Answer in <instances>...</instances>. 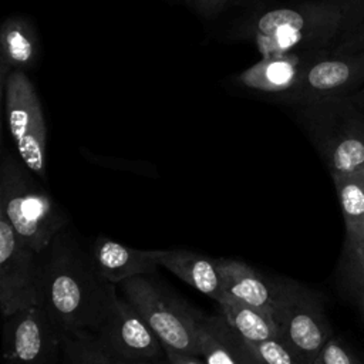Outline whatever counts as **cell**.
<instances>
[{
  "mask_svg": "<svg viewBox=\"0 0 364 364\" xmlns=\"http://www.w3.org/2000/svg\"><path fill=\"white\" fill-rule=\"evenodd\" d=\"M316 364H318V363H316Z\"/></svg>",
  "mask_w": 364,
  "mask_h": 364,
  "instance_id": "4dcf8cb0",
  "label": "cell"
},
{
  "mask_svg": "<svg viewBox=\"0 0 364 364\" xmlns=\"http://www.w3.org/2000/svg\"><path fill=\"white\" fill-rule=\"evenodd\" d=\"M218 304L219 313L246 341L262 343L272 338H280V330L272 311L237 301L230 297H225Z\"/></svg>",
  "mask_w": 364,
  "mask_h": 364,
  "instance_id": "ac0fdd59",
  "label": "cell"
},
{
  "mask_svg": "<svg viewBox=\"0 0 364 364\" xmlns=\"http://www.w3.org/2000/svg\"><path fill=\"white\" fill-rule=\"evenodd\" d=\"M115 286L67 228L41 253L40 307L64 334L94 333L118 294Z\"/></svg>",
  "mask_w": 364,
  "mask_h": 364,
  "instance_id": "6da1fadb",
  "label": "cell"
},
{
  "mask_svg": "<svg viewBox=\"0 0 364 364\" xmlns=\"http://www.w3.org/2000/svg\"><path fill=\"white\" fill-rule=\"evenodd\" d=\"M334 6L343 17V31L364 21V0H321Z\"/></svg>",
  "mask_w": 364,
  "mask_h": 364,
  "instance_id": "603a6c76",
  "label": "cell"
},
{
  "mask_svg": "<svg viewBox=\"0 0 364 364\" xmlns=\"http://www.w3.org/2000/svg\"><path fill=\"white\" fill-rule=\"evenodd\" d=\"M364 85V51L334 54L331 47L320 51L304 67L297 84L280 95L296 107L321 100L353 95Z\"/></svg>",
  "mask_w": 364,
  "mask_h": 364,
  "instance_id": "9c48e42d",
  "label": "cell"
},
{
  "mask_svg": "<svg viewBox=\"0 0 364 364\" xmlns=\"http://www.w3.org/2000/svg\"><path fill=\"white\" fill-rule=\"evenodd\" d=\"M273 314L280 338L304 364H316L321 350L333 337L320 296L291 279H279Z\"/></svg>",
  "mask_w": 364,
  "mask_h": 364,
  "instance_id": "8992f818",
  "label": "cell"
},
{
  "mask_svg": "<svg viewBox=\"0 0 364 364\" xmlns=\"http://www.w3.org/2000/svg\"><path fill=\"white\" fill-rule=\"evenodd\" d=\"M165 357L168 364H206L200 355L182 353L169 347H165Z\"/></svg>",
  "mask_w": 364,
  "mask_h": 364,
  "instance_id": "d4e9b609",
  "label": "cell"
},
{
  "mask_svg": "<svg viewBox=\"0 0 364 364\" xmlns=\"http://www.w3.org/2000/svg\"><path fill=\"white\" fill-rule=\"evenodd\" d=\"M341 30V13L326 1L311 0L266 10L246 23L242 36L264 57L330 48Z\"/></svg>",
  "mask_w": 364,
  "mask_h": 364,
  "instance_id": "3957f363",
  "label": "cell"
},
{
  "mask_svg": "<svg viewBox=\"0 0 364 364\" xmlns=\"http://www.w3.org/2000/svg\"><path fill=\"white\" fill-rule=\"evenodd\" d=\"M200 13L213 14L222 10L232 0H189Z\"/></svg>",
  "mask_w": 364,
  "mask_h": 364,
  "instance_id": "484cf974",
  "label": "cell"
},
{
  "mask_svg": "<svg viewBox=\"0 0 364 364\" xmlns=\"http://www.w3.org/2000/svg\"><path fill=\"white\" fill-rule=\"evenodd\" d=\"M158 264L215 301L225 299L218 259L189 250H156Z\"/></svg>",
  "mask_w": 364,
  "mask_h": 364,
  "instance_id": "2e32d148",
  "label": "cell"
},
{
  "mask_svg": "<svg viewBox=\"0 0 364 364\" xmlns=\"http://www.w3.org/2000/svg\"><path fill=\"white\" fill-rule=\"evenodd\" d=\"M6 121L17 155L38 179L47 172V127L33 82L24 71H11L3 85Z\"/></svg>",
  "mask_w": 364,
  "mask_h": 364,
  "instance_id": "52a82bcc",
  "label": "cell"
},
{
  "mask_svg": "<svg viewBox=\"0 0 364 364\" xmlns=\"http://www.w3.org/2000/svg\"><path fill=\"white\" fill-rule=\"evenodd\" d=\"M218 263L225 297H230L272 313L274 311L279 293V279H267L240 260L218 257Z\"/></svg>",
  "mask_w": 364,
  "mask_h": 364,
  "instance_id": "5bb4252c",
  "label": "cell"
},
{
  "mask_svg": "<svg viewBox=\"0 0 364 364\" xmlns=\"http://www.w3.org/2000/svg\"><path fill=\"white\" fill-rule=\"evenodd\" d=\"M200 357L206 364H260L252 344L240 337L220 313L203 318Z\"/></svg>",
  "mask_w": 364,
  "mask_h": 364,
  "instance_id": "9a60e30c",
  "label": "cell"
},
{
  "mask_svg": "<svg viewBox=\"0 0 364 364\" xmlns=\"http://www.w3.org/2000/svg\"><path fill=\"white\" fill-rule=\"evenodd\" d=\"M361 51H364V21L343 31L331 47V53L334 54H353Z\"/></svg>",
  "mask_w": 364,
  "mask_h": 364,
  "instance_id": "cb8c5ba5",
  "label": "cell"
},
{
  "mask_svg": "<svg viewBox=\"0 0 364 364\" xmlns=\"http://www.w3.org/2000/svg\"><path fill=\"white\" fill-rule=\"evenodd\" d=\"M333 182L346 225V239H354L364 228V168L336 176Z\"/></svg>",
  "mask_w": 364,
  "mask_h": 364,
  "instance_id": "d6986e66",
  "label": "cell"
},
{
  "mask_svg": "<svg viewBox=\"0 0 364 364\" xmlns=\"http://www.w3.org/2000/svg\"><path fill=\"white\" fill-rule=\"evenodd\" d=\"M37 178L17 154L3 151L0 216L10 223L26 245L41 255L68 222L65 213Z\"/></svg>",
  "mask_w": 364,
  "mask_h": 364,
  "instance_id": "7a4b0ae2",
  "label": "cell"
},
{
  "mask_svg": "<svg viewBox=\"0 0 364 364\" xmlns=\"http://www.w3.org/2000/svg\"><path fill=\"white\" fill-rule=\"evenodd\" d=\"M363 235H364V228H363V232H361V235H360V236H363ZM360 236H357V237H360ZM354 239H355V237H354Z\"/></svg>",
  "mask_w": 364,
  "mask_h": 364,
  "instance_id": "f546056e",
  "label": "cell"
},
{
  "mask_svg": "<svg viewBox=\"0 0 364 364\" xmlns=\"http://www.w3.org/2000/svg\"><path fill=\"white\" fill-rule=\"evenodd\" d=\"M63 344V330L40 306L4 317L3 364H60Z\"/></svg>",
  "mask_w": 364,
  "mask_h": 364,
  "instance_id": "30bf717a",
  "label": "cell"
},
{
  "mask_svg": "<svg viewBox=\"0 0 364 364\" xmlns=\"http://www.w3.org/2000/svg\"><path fill=\"white\" fill-rule=\"evenodd\" d=\"M297 108L300 122L331 178L364 168V108L351 95Z\"/></svg>",
  "mask_w": 364,
  "mask_h": 364,
  "instance_id": "277c9868",
  "label": "cell"
},
{
  "mask_svg": "<svg viewBox=\"0 0 364 364\" xmlns=\"http://www.w3.org/2000/svg\"><path fill=\"white\" fill-rule=\"evenodd\" d=\"M318 364H363L361 360L338 338L331 337L321 350Z\"/></svg>",
  "mask_w": 364,
  "mask_h": 364,
  "instance_id": "7402d4cb",
  "label": "cell"
},
{
  "mask_svg": "<svg viewBox=\"0 0 364 364\" xmlns=\"http://www.w3.org/2000/svg\"><path fill=\"white\" fill-rule=\"evenodd\" d=\"M118 287L159 337L164 347L200 355L203 314L151 279L149 274L124 280Z\"/></svg>",
  "mask_w": 364,
  "mask_h": 364,
  "instance_id": "5b68a950",
  "label": "cell"
},
{
  "mask_svg": "<svg viewBox=\"0 0 364 364\" xmlns=\"http://www.w3.org/2000/svg\"><path fill=\"white\" fill-rule=\"evenodd\" d=\"M351 98H353L354 102H357L361 108H364V85H363L358 91H355V92L351 95Z\"/></svg>",
  "mask_w": 364,
  "mask_h": 364,
  "instance_id": "f1b7e54d",
  "label": "cell"
},
{
  "mask_svg": "<svg viewBox=\"0 0 364 364\" xmlns=\"http://www.w3.org/2000/svg\"><path fill=\"white\" fill-rule=\"evenodd\" d=\"M38 54L34 27L21 17H9L0 30V81L1 88L11 71L28 70Z\"/></svg>",
  "mask_w": 364,
  "mask_h": 364,
  "instance_id": "e0dca14e",
  "label": "cell"
},
{
  "mask_svg": "<svg viewBox=\"0 0 364 364\" xmlns=\"http://www.w3.org/2000/svg\"><path fill=\"white\" fill-rule=\"evenodd\" d=\"M348 284H350V289L354 290V293L357 296V301H358L361 314L364 317V277L357 279V280H351V282H348Z\"/></svg>",
  "mask_w": 364,
  "mask_h": 364,
  "instance_id": "4316f807",
  "label": "cell"
},
{
  "mask_svg": "<svg viewBox=\"0 0 364 364\" xmlns=\"http://www.w3.org/2000/svg\"><path fill=\"white\" fill-rule=\"evenodd\" d=\"M90 253L101 276L112 284L131 277L151 274L159 266L156 250H139L98 236L90 246Z\"/></svg>",
  "mask_w": 364,
  "mask_h": 364,
  "instance_id": "4fadbf2b",
  "label": "cell"
},
{
  "mask_svg": "<svg viewBox=\"0 0 364 364\" xmlns=\"http://www.w3.org/2000/svg\"><path fill=\"white\" fill-rule=\"evenodd\" d=\"M107 364H168V361H166V357L162 360H154V361H122V360H115L107 355Z\"/></svg>",
  "mask_w": 364,
  "mask_h": 364,
  "instance_id": "83f0119b",
  "label": "cell"
},
{
  "mask_svg": "<svg viewBox=\"0 0 364 364\" xmlns=\"http://www.w3.org/2000/svg\"><path fill=\"white\" fill-rule=\"evenodd\" d=\"M250 344L256 351L260 364H304L282 338H272Z\"/></svg>",
  "mask_w": 364,
  "mask_h": 364,
  "instance_id": "ffe728a7",
  "label": "cell"
},
{
  "mask_svg": "<svg viewBox=\"0 0 364 364\" xmlns=\"http://www.w3.org/2000/svg\"><path fill=\"white\" fill-rule=\"evenodd\" d=\"M321 50L264 55L239 74V82L249 90L267 94H286L300 80L306 64Z\"/></svg>",
  "mask_w": 364,
  "mask_h": 364,
  "instance_id": "7c38bea8",
  "label": "cell"
},
{
  "mask_svg": "<svg viewBox=\"0 0 364 364\" xmlns=\"http://www.w3.org/2000/svg\"><path fill=\"white\" fill-rule=\"evenodd\" d=\"M98 347L111 358L154 361L165 358V347L136 309L118 294L92 333Z\"/></svg>",
  "mask_w": 364,
  "mask_h": 364,
  "instance_id": "8fae6325",
  "label": "cell"
},
{
  "mask_svg": "<svg viewBox=\"0 0 364 364\" xmlns=\"http://www.w3.org/2000/svg\"><path fill=\"white\" fill-rule=\"evenodd\" d=\"M41 255L0 216V309L3 317L40 306Z\"/></svg>",
  "mask_w": 364,
  "mask_h": 364,
  "instance_id": "ba28073f",
  "label": "cell"
},
{
  "mask_svg": "<svg viewBox=\"0 0 364 364\" xmlns=\"http://www.w3.org/2000/svg\"><path fill=\"white\" fill-rule=\"evenodd\" d=\"M341 269L347 283L364 277V235L355 239H346Z\"/></svg>",
  "mask_w": 364,
  "mask_h": 364,
  "instance_id": "44dd1931",
  "label": "cell"
}]
</instances>
